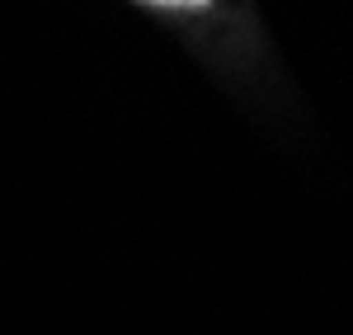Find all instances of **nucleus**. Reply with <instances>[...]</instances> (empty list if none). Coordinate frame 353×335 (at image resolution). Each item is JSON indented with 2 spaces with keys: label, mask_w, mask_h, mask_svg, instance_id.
<instances>
[{
  "label": "nucleus",
  "mask_w": 353,
  "mask_h": 335,
  "mask_svg": "<svg viewBox=\"0 0 353 335\" xmlns=\"http://www.w3.org/2000/svg\"><path fill=\"white\" fill-rule=\"evenodd\" d=\"M151 5H170V10H203L208 0H151Z\"/></svg>",
  "instance_id": "nucleus-1"
}]
</instances>
